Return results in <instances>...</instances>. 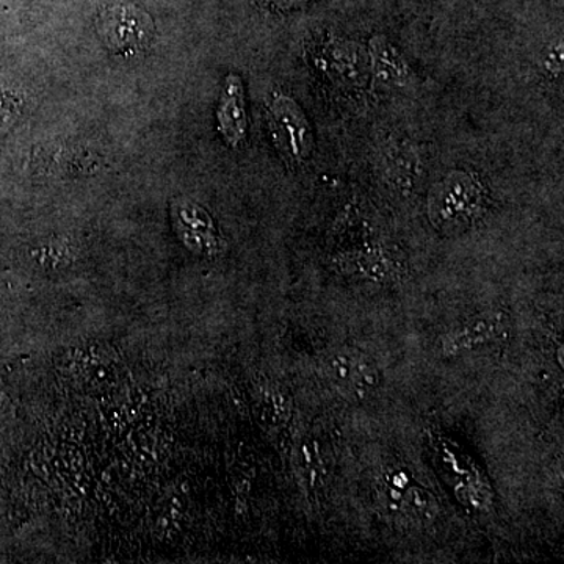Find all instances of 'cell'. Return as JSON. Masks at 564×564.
I'll return each instance as SVG.
<instances>
[{"label": "cell", "mask_w": 564, "mask_h": 564, "mask_svg": "<svg viewBox=\"0 0 564 564\" xmlns=\"http://www.w3.org/2000/svg\"><path fill=\"white\" fill-rule=\"evenodd\" d=\"M489 206L484 181L467 170H452L434 182L426 199L430 223L444 236H456L481 220Z\"/></svg>", "instance_id": "6da1fadb"}, {"label": "cell", "mask_w": 564, "mask_h": 564, "mask_svg": "<svg viewBox=\"0 0 564 564\" xmlns=\"http://www.w3.org/2000/svg\"><path fill=\"white\" fill-rule=\"evenodd\" d=\"M267 124L285 165L302 166L310 161L315 148L313 126L295 99L274 95L267 106Z\"/></svg>", "instance_id": "7a4b0ae2"}, {"label": "cell", "mask_w": 564, "mask_h": 564, "mask_svg": "<svg viewBox=\"0 0 564 564\" xmlns=\"http://www.w3.org/2000/svg\"><path fill=\"white\" fill-rule=\"evenodd\" d=\"M104 43L117 54H137L150 46L154 24L144 11L133 6H113L98 20Z\"/></svg>", "instance_id": "3957f363"}, {"label": "cell", "mask_w": 564, "mask_h": 564, "mask_svg": "<svg viewBox=\"0 0 564 564\" xmlns=\"http://www.w3.org/2000/svg\"><path fill=\"white\" fill-rule=\"evenodd\" d=\"M323 372L345 395L366 399L380 386L377 364L356 350H337L326 356Z\"/></svg>", "instance_id": "277c9868"}, {"label": "cell", "mask_w": 564, "mask_h": 564, "mask_svg": "<svg viewBox=\"0 0 564 564\" xmlns=\"http://www.w3.org/2000/svg\"><path fill=\"white\" fill-rule=\"evenodd\" d=\"M369 77L373 90L408 91L419 84L417 74L399 47L393 46L388 36L377 33L369 40Z\"/></svg>", "instance_id": "5b68a950"}, {"label": "cell", "mask_w": 564, "mask_h": 564, "mask_svg": "<svg viewBox=\"0 0 564 564\" xmlns=\"http://www.w3.org/2000/svg\"><path fill=\"white\" fill-rule=\"evenodd\" d=\"M317 68L344 87H361L369 76V55L350 40L329 39L315 55Z\"/></svg>", "instance_id": "8992f818"}, {"label": "cell", "mask_w": 564, "mask_h": 564, "mask_svg": "<svg viewBox=\"0 0 564 564\" xmlns=\"http://www.w3.org/2000/svg\"><path fill=\"white\" fill-rule=\"evenodd\" d=\"M507 315L500 311H488L470 318L441 339V351L445 358H458L466 352L478 350L485 345L496 343L507 332Z\"/></svg>", "instance_id": "52a82bcc"}, {"label": "cell", "mask_w": 564, "mask_h": 564, "mask_svg": "<svg viewBox=\"0 0 564 564\" xmlns=\"http://www.w3.org/2000/svg\"><path fill=\"white\" fill-rule=\"evenodd\" d=\"M215 122L218 133L229 148L236 150L242 147L248 135V115L243 80L239 74L226 76Z\"/></svg>", "instance_id": "ba28073f"}, {"label": "cell", "mask_w": 564, "mask_h": 564, "mask_svg": "<svg viewBox=\"0 0 564 564\" xmlns=\"http://www.w3.org/2000/svg\"><path fill=\"white\" fill-rule=\"evenodd\" d=\"M381 169L393 188L410 193L422 177L421 152L408 140H392L381 155Z\"/></svg>", "instance_id": "9c48e42d"}, {"label": "cell", "mask_w": 564, "mask_h": 564, "mask_svg": "<svg viewBox=\"0 0 564 564\" xmlns=\"http://www.w3.org/2000/svg\"><path fill=\"white\" fill-rule=\"evenodd\" d=\"M340 272L358 280L386 281L395 274V262L380 248L344 252L337 259Z\"/></svg>", "instance_id": "30bf717a"}, {"label": "cell", "mask_w": 564, "mask_h": 564, "mask_svg": "<svg viewBox=\"0 0 564 564\" xmlns=\"http://www.w3.org/2000/svg\"><path fill=\"white\" fill-rule=\"evenodd\" d=\"M403 507L411 518L421 522L433 521L437 511H440V505H437L433 494L426 491V489L417 488V486H413L404 494Z\"/></svg>", "instance_id": "8fae6325"}, {"label": "cell", "mask_w": 564, "mask_h": 564, "mask_svg": "<svg viewBox=\"0 0 564 564\" xmlns=\"http://www.w3.org/2000/svg\"><path fill=\"white\" fill-rule=\"evenodd\" d=\"M22 109L20 96L10 88L0 85V133L6 132L17 122Z\"/></svg>", "instance_id": "7c38bea8"}, {"label": "cell", "mask_w": 564, "mask_h": 564, "mask_svg": "<svg viewBox=\"0 0 564 564\" xmlns=\"http://www.w3.org/2000/svg\"><path fill=\"white\" fill-rule=\"evenodd\" d=\"M563 43L552 44L547 51L543 54V61H541V68L544 69L545 76L549 77H562L563 73Z\"/></svg>", "instance_id": "4fadbf2b"}, {"label": "cell", "mask_w": 564, "mask_h": 564, "mask_svg": "<svg viewBox=\"0 0 564 564\" xmlns=\"http://www.w3.org/2000/svg\"><path fill=\"white\" fill-rule=\"evenodd\" d=\"M258 2L272 11H292L306 6L307 0H258Z\"/></svg>", "instance_id": "5bb4252c"}]
</instances>
